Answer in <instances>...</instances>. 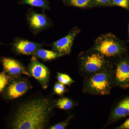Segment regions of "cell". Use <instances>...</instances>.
<instances>
[{"instance_id":"6da1fadb","label":"cell","mask_w":129,"mask_h":129,"mask_svg":"<svg viewBox=\"0 0 129 129\" xmlns=\"http://www.w3.org/2000/svg\"><path fill=\"white\" fill-rule=\"evenodd\" d=\"M51 102L40 98L25 102L18 106L12 123L16 129L45 128L51 111Z\"/></svg>"},{"instance_id":"7a4b0ae2","label":"cell","mask_w":129,"mask_h":129,"mask_svg":"<svg viewBox=\"0 0 129 129\" xmlns=\"http://www.w3.org/2000/svg\"><path fill=\"white\" fill-rule=\"evenodd\" d=\"M113 87L112 67L83 78L82 90L85 94L107 95L110 94Z\"/></svg>"},{"instance_id":"3957f363","label":"cell","mask_w":129,"mask_h":129,"mask_svg":"<svg viewBox=\"0 0 129 129\" xmlns=\"http://www.w3.org/2000/svg\"><path fill=\"white\" fill-rule=\"evenodd\" d=\"M78 62L80 73L83 78L110 68L113 61L91 48L79 55Z\"/></svg>"},{"instance_id":"277c9868","label":"cell","mask_w":129,"mask_h":129,"mask_svg":"<svg viewBox=\"0 0 129 129\" xmlns=\"http://www.w3.org/2000/svg\"><path fill=\"white\" fill-rule=\"evenodd\" d=\"M91 48L112 60L125 55L127 52L124 42L112 34H105L98 37Z\"/></svg>"},{"instance_id":"5b68a950","label":"cell","mask_w":129,"mask_h":129,"mask_svg":"<svg viewBox=\"0 0 129 129\" xmlns=\"http://www.w3.org/2000/svg\"><path fill=\"white\" fill-rule=\"evenodd\" d=\"M115 59L112 67L114 86L126 89L129 87V58L125 54Z\"/></svg>"},{"instance_id":"8992f818","label":"cell","mask_w":129,"mask_h":129,"mask_svg":"<svg viewBox=\"0 0 129 129\" xmlns=\"http://www.w3.org/2000/svg\"><path fill=\"white\" fill-rule=\"evenodd\" d=\"M80 32L78 28H74L67 35L53 43V50L62 56L69 54L74 40Z\"/></svg>"},{"instance_id":"52a82bcc","label":"cell","mask_w":129,"mask_h":129,"mask_svg":"<svg viewBox=\"0 0 129 129\" xmlns=\"http://www.w3.org/2000/svg\"><path fill=\"white\" fill-rule=\"evenodd\" d=\"M129 115V96L126 97L115 105L111 111L107 123L104 127Z\"/></svg>"},{"instance_id":"ba28073f","label":"cell","mask_w":129,"mask_h":129,"mask_svg":"<svg viewBox=\"0 0 129 129\" xmlns=\"http://www.w3.org/2000/svg\"><path fill=\"white\" fill-rule=\"evenodd\" d=\"M29 71L35 79L44 85L48 83L50 78L48 69L41 63L33 58L29 67Z\"/></svg>"},{"instance_id":"9c48e42d","label":"cell","mask_w":129,"mask_h":129,"mask_svg":"<svg viewBox=\"0 0 129 129\" xmlns=\"http://www.w3.org/2000/svg\"><path fill=\"white\" fill-rule=\"evenodd\" d=\"M6 96L9 99H17L25 94L29 89L28 83L23 81L9 83L6 87Z\"/></svg>"},{"instance_id":"30bf717a","label":"cell","mask_w":129,"mask_h":129,"mask_svg":"<svg viewBox=\"0 0 129 129\" xmlns=\"http://www.w3.org/2000/svg\"><path fill=\"white\" fill-rule=\"evenodd\" d=\"M2 63L6 73L11 75L24 74L30 76L29 74L24 70L22 64L18 61L5 57L3 58Z\"/></svg>"},{"instance_id":"8fae6325","label":"cell","mask_w":129,"mask_h":129,"mask_svg":"<svg viewBox=\"0 0 129 129\" xmlns=\"http://www.w3.org/2000/svg\"><path fill=\"white\" fill-rule=\"evenodd\" d=\"M14 48L18 53L24 55H32L35 53L40 47L39 44L27 40H20L14 44Z\"/></svg>"},{"instance_id":"7c38bea8","label":"cell","mask_w":129,"mask_h":129,"mask_svg":"<svg viewBox=\"0 0 129 129\" xmlns=\"http://www.w3.org/2000/svg\"><path fill=\"white\" fill-rule=\"evenodd\" d=\"M28 20L30 26L35 30H40L48 24L47 18L42 14L32 13L29 17Z\"/></svg>"},{"instance_id":"4fadbf2b","label":"cell","mask_w":129,"mask_h":129,"mask_svg":"<svg viewBox=\"0 0 129 129\" xmlns=\"http://www.w3.org/2000/svg\"><path fill=\"white\" fill-rule=\"evenodd\" d=\"M35 54L38 57L45 60H53L62 56L57 52L44 49H39Z\"/></svg>"},{"instance_id":"5bb4252c","label":"cell","mask_w":129,"mask_h":129,"mask_svg":"<svg viewBox=\"0 0 129 129\" xmlns=\"http://www.w3.org/2000/svg\"><path fill=\"white\" fill-rule=\"evenodd\" d=\"M75 105V103L73 100L67 97L59 98L55 103V106L57 108L65 111L70 110Z\"/></svg>"},{"instance_id":"9a60e30c","label":"cell","mask_w":129,"mask_h":129,"mask_svg":"<svg viewBox=\"0 0 129 129\" xmlns=\"http://www.w3.org/2000/svg\"><path fill=\"white\" fill-rule=\"evenodd\" d=\"M57 79L59 83L64 85H70L75 82L68 75L57 72Z\"/></svg>"},{"instance_id":"2e32d148","label":"cell","mask_w":129,"mask_h":129,"mask_svg":"<svg viewBox=\"0 0 129 129\" xmlns=\"http://www.w3.org/2000/svg\"><path fill=\"white\" fill-rule=\"evenodd\" d=\"M23 3L36 7L45 8L48 7L45 0H23Z\"/></svg>"},{"instance_id":"e0dca14e","label":"cell","mask_w":129,"mask_h":129,"mask_svg":"<svg viewBox=\"0 0 129 129\" xmlns=\"http://www.w3.org/2000/svg\"><path fill=\"white\" fill-rule=\"evenodd\" d=\"M10 78L5 72L0 73V92H2L9 84Z\"/></svg>"},{"instance_id":"ac0fdd59","label":"cell","mask_w":129,"mask_h":129,"mask_svg":"<svg viewBox=\"0 0 129 129\" xmlns=\"http://www.w3.org/2000/svg\"><path fill=\"white\" fill-rule=\"evenodd\" d=\"M110 5L122 7L129 12V0H111Z\"/></svg>"},{"instance_id":"d6986e66","label":"cell","mask_w":129,"mask_h":129,"mask_svg":"<svg viewBox=\"0 0 129 129\" xmlns=\"http://www.w3.org/2000/svg\"><path fill=\"white\" fill-rule=\"evenodd\" d=\"M70 4L76 7L85 8L89 6L91 0H69Z\"/></svg>"},{"instance_id":"ffe728a7","label":"cell","mask_w":129,"mask_h":129,"mask_svg":"<svg viewBox=\"0 0 129 129\" xmlns=\"http://www.w3.org/2000/svg\"><path fill=\"white\" fill-rule=\"evenodd\" d=\"M73 115H70L68 117V118L66 119L60 123H58L51 126L50 129H64L66 128V127L68 125L69 122H70L71 119L73 118Z\"/></svg>"},{"instance_id":"44dd1931","label":"cell","mask_w":129,"mask_h":129,"mask_svg":"<svg viewBox=\"0 0 129 129\" xmlns=\"http://www.w3.org/2000/svg\"><path fill=\"white\" fill-rule=\"evenodd\" d=\"M53 91L56 94L62 96L66 92V87L64 85L61 83L57 82L54 85Z\"/></svg>"},{"instance_id":"7402d4cb","label":"cell","mask_w":129,"mask_h":129,"mask_svg":"<svg viewBox=\"0 0 129 129\" xmlns=\"http://www.w3.org/2000/svg\"><path fill=\"white\" fill-rule=\"evenodd\" d=\"M117 129H129V118L122 124L115 128Z\"/></svg>"},{"instance_id":"603a6c76","label":"cell","mask_w":129,"mask_h":129,"mask_svg":"<svg viewBox=\"0 0 129 129\" xmlns=\"http://www.w3.org/2000/svg\"><path fill=\"white\" fill-rule=\"evenodd\" d=\"M96 4L100 5H107L110 4L111 0H94Z\"/></svg>"},{"instance_id":"cb8c5ba5","label":"cell","mask_w":129,"mask_h":129,"mask_svg":"<svg viewBox=\"0 0 129 129\" xmlns=\"http://www.w3.org/2000/svg\"><path fill=\"white\" fill-rule=\"evenodd\" d=\"M128 38L127 40V42H129V22L128 24Z\"/></svg>"}]
</instances>
